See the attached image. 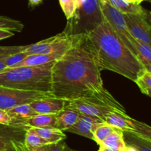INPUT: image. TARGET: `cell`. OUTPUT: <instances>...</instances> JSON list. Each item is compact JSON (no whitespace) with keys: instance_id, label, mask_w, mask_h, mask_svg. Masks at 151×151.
Segmentation results:
<instances>
[{"instance_id":"obj_21","label":"cell","mask_w":151,"mask_h":151,"mask_svg":"<svg viewBox=\"0 0 151 151\" xmlns=\"http://www.w3.org/2000/svg\"><path fill=\"white\" fill-rule=\"evenodd\" d=\"M123 137L125 144L135 147L137 151H151V141L139 137L129 131H124Z\"/></svg>"},{"instance_id":"obj_34","label":"cell","mask_w":151,"mask_h":151,"mask_svg":"<svg viewBox=\"0 0 151 151\" xmlns=\"http://www.w3.org/2000/svg\"><path fill=\"white\" fill-rule=\"evenodd\" d=\"M14 35V33L11 31L5 30V29H0V41L5 38H8Z\"/></svg>"},{"instance_id":"obj_12","label":"cell","mask_w":151,"mask_h":151,"mask_svg":"<svg viewBox=\"0 0 151 151\" xmlns=\"http://www.w3.org/2000/svg\"><path fill=\"white\" fill-rule=\"evenodd\" d=\"M10 117L13 118V125L22 126V122L38 114L31 107L29 103L20 104L11 108L7 111Z\"/></svg>"},{"instance_id":"obj_2","label":"cell","mask_w":151,"mask_h":151,"mask_svg":"<svg viewBox=\"0 0 151 151\" xmlns=\"http://www.w3.org/2000/svg\"><path fill=\"white\" fill-rule=\"evenodd\" d=\"M86 37L101 71L116 72L134 82L145 71L138 57L106 20Z\"/></svg>"},{"instance_id":"obj_38","label":"cell","mask_w":151,"mask_h":151,"mask_svg":"<svg viewBox=\"0 0 151 151\" xmlns=\"http://www.w3.org/2000/svg\"><path fill=\"white\" fill-rule=\"evenodd\" d=\"M41 1H42V0H29V4L32 6L38 5L40 3H41Z\"/></svg>"},{"instance_id":"obj_16","label":"cell","mask_w":151,"mask_h":151,"mask_svg":"<svg viewBox=\"0 0 151 151\" xmlns=\"http://www.w3.org/2000/svg\"><path fill=\"white\" fill-rule=\"evenodd\" d=\"M129 117L130 116L127 114H122L117 112H111L106 116L105 122L111 125L114 128L121 130L123 132H131L133 131V128L129 121Z\"/></svg>"},{"instance_id":"obj_37","label":"cell","mask_w":151,"mask_h":151,"mask_svg":"<svg viewBox=\"0 0 151 151\" xmlns=\"http://www.w3.org/2000/svg\"><path fill=\"white\" fill-rule=\"evenodd\" d=\"M141 91L143 94H146V95L149 96V97H151V88H143V89H141Z\"/></svg>"},{"instance_id":"obj_43","label":"cell","mask_w":151,"mask_h":151,"mask_svg":"<svg viewBox=\"0 0 151 151\" xmlns=\"http://www.w3.org/2000/svg\"><path fill=\"white\" fill-rule=\"evenodd\" d=\"M134 1H135L136 2H137V3H138V4H140V3H141L142 1H143V0H134Z\"/></svg>"},{"instance_id":"obj_26","label":"cell","mask_w":151,"mask_h":151,"mask_svg":"<svg viewBox=\"0 0 151 151\" xmlns=\"http://www.w3.org/2000/svg\"><path fill=\"white\" fill-rule=\"evenodd\" d=\"M23 29V24L19 21L0 16V29H5L11 32H22Z\"/></svg>"},{"instance_id":"obj_3","label":"cell","mask_w":151,"mask_h":151,"mask_svg":"<svg viewBox=\"0 0 151 151\" xmlns=\"http://www.w3.org/2000/svg\"><path fill=\"white\" fill-rule=\"evenodd\" d=\"M54 62L39 66L7 68L0 72V86L24 91L51 93Z\"/></svg>"},{"instance_id":"obj_25","label":"cell","mask_w":151,"mask_h":151,"mask_svg":"<svg viewBox=\"0 0 151 151\" xmlns=\"http://www.w3.org/2000/svg\"><path fill=\"white\" fill-rule=\"evenodd\" d=\"M24 145L27 147H41L50 145V143L38 135L36 133L28 128L25 134Z\"/></svg>"},{"instance_id":"obj_45","label":"cell","mask_w":151,"mask_h":151,"mask_svg":"<svg viewBox=\"0 0 151 151\" xmlns=\"http://www.w3.org/2000/svg\"><path fill=\"white\" fill-rule=\"evenodd\" d=\"M128 1H134V0H128ZM135 2H136V1H135Z\"/></svg>"},{"instance_id":"obj_23","label":"cell","mask_w":151,"mask_h":151,"mask_svg":"<svg viewBox=\"0 0 151 151\" xmlns=\"http://www.w3.org/2000/svg\"><path fill=\"white\" fill-rule=\"evenodd\" d=\"M129 121L133 128V131L131 132L137 134L142 138L151 141V127L150 125L131 117H129Z\"/></svg>"},{"instance_id":"obj_4","label":"cell","mask_w":151,"mask_h":151,"mask_svg":"<svg viewBox=\"0 0 151 151\" xmlns=\"http://www.w3.org/2000/svg\"><path fill=\"white\" fill-rule=\"evenodd\" d=\"M63 32L69 35H87L105 21L100 0H77L73 17L68 19Z\"/></svg>"},{"instance_id":"obj_18","label":"cell","mask_w":151,"mask_h":151,"mask_svg":"<svg viewBox=\"0 0 151 151\" xmlns=\"http://www.w3.org/2000/svg\"><path fill=\"white\" fill-rule=\"evenodd\" d=\"M38 135L42 137L44 139L48 142L50 144L58 142L65 140L66 136L63 131H60L58 128H29Z\"/></svg>"},{"instance_id":"obj_22","label":"cell","mask_w":151,"mask_h":151,"mask_svg":"<svg viewBox=\"0 0 151 151\" xmlns=\"http://www.w3.org/2000/svg\"><path fill=\"white\" fill-rule=\"evenodd\" d=\"M134 47L137 52V57L143 65L151 63V47L147 44L134 38Z\"/></svg>"},{"instance_id":"obj_32","label":"cell","mask_w":151,"mask_h":151,"mask_svg":"<svg viewBox=\"0 0 151 151\" xmlns=\"http://www.w3.org/2000/svg\"><path fill=\"white\" fill-rule=\"evenodd\" d=\"M22 151H50L49 145L41 146V147H27L24 144L22 147Z\"/></svg>"},{"instance_id":"obj_28","label":"cell","mask_w":151,"mask_h":151,"mask_svg":"<svg viewBox=\"0 0 151 151\" xmlns=\"http://www.w3.org/2000/svg\"><path fill=\"white\" fill-rule=\"evenodd\" d=\"M27 55L28 54L27 52H18L13 55H10L4 58V63L7 65V68L13 67L16 64L20 63L21 61L24 60Z\"/></svg>"},{"instance_id":"obj_9","label":"cell","mask_w":151,"mask_h":151,"mask_svg":"<svg viewBox=\"0 0 151 151\" xmlns=\"http://www.w3.org/2000/svg\"><path fill=\"white\" fill-rule=\"evenodd\" d=\"M29 128L0 124V151L15 148L24 142V137Z\"/></svg>"},{"instance_id":"obj_6","label":"cell","mask_w":151,"mask_h":151,"mask_svg":"<svg viewBox=\"0 0 151 151\" xmlns=\"http://www.w3.org/2000/svg\"><path fill=\"white\" fill-rule=\"evenodd\" d=\"M54 97L50 92L24 91L0 86V109L7 111L14 106L39 99Z\"/></svg>"},{"instance_id":"obj_41","label":"cell","mask_w":151,"mask_h":151,"mask_svg":"<svg viewBox=\"0 0 151 151\" xmlns=\"http://www.w3.org/2000/svg\"><path fill=\"white\" fill-rule=\"evenodd\" d=\"M63 151H78V150H73V149L70 148V147H69V146L66 144V143H65L64 147H63Z\"/></svg>"},{"instance_id":"obj_29","label":"cell","mask_w":151,"mask_h":151,"mask_svg":"<svg viewBox=\"0 0 151 151\" xmlns=\"http://www.w3.org/2000/svg\"><path fill=\"white\" fill-rule=\"evenodd\" d=\"M28 46H0V56H7L24 52Z\"/></svg>"},{"instance_id":"obj_31","label":"cell","mask_w":151,"mask_h":151,"mask_svg":"<svg viewBox=\"0 0 151 151\" xmlns=\"http://www.w3.org/2000/svg\"><path fill=\"white\" fill-rule=\"evenodd\" d=\"M13 119L10 117L7 111L0 109V124L1 125H13Z\"/></svg>"},{"instance_id":"obj_15","label":"cell","mask_w":151,"mask_h":151,"mask_svg":"<svg viewBox=\"0 0 151 151\" xmlns=\"http://www.w3.org/2000/svg\"><path fill=\"white\" fill-rule=\"evenodd\" d=\"M81 113L72 109H63L56 114L57 128L62 131H66L78 121Z\"/></svg>"},{"instance_id":"obj_39","label":"cell","mask_w":151,"mask_h":151,"mask_svg":"<svg viewBox=\"0 0 151 151\" xmlns=\"http://www.w3.org/2000/svg\"><path fill=\"white\" fill-rule=\"evenodd\" d=\"M124 151H137V149H136L134 147H133V146L128 145H126V147H125Z\"/></svg>"},{"instance_id":"obj_30","label":"cell","mask_w":151,"mask_h":151,"mask_svg":"<svg viewBox=\"0 0 151 151\" xmlns=\"http://www.w3.org/2000/svg\"><path fill=\"white\" fill-rule=\"evenodd\" d=\"M136 83L139 87L140 90L145 88H151V74L147 71H145L135 81Z\"/></svg>"},{"instance_id":"obj_11","label":"cell","mask_w":151,"mask_h":151,"mask_svg":"<svg viewBox=\"0 0 151 151\" xmlns=\"http://www.w3.org/2000/svg\"><path fill=\"white\" fill-rule=\"evenodd\" d=\"M65 100L55 97H47L31 102L29 105L37 114H57L65 107Z\"/></svg>"},{"instance_id":"obj_7","label":"cell","mask_w":151,"mask_h":151,"mask_svg":"<svg viewBox=\"0 0 151 151\" xmlns=\"http://www.w3.org/2000/svg\"><path fill=\"white\" fill-rule=\"evenodd\" d=\"M64 108L77 111L82 114L100 118L104 122L106 116L111 112H117L122 114H127L113 108L102 106L99 103L86 100H75L66 101Z\"/></svg>"},{"instance_id":"obj_20","label":"cell","mask_w":151,"mask_h":151,"mask_svg":"<svg viewBox=\"0 0 151 151\" xmlns=\"http://www.w3.org/2000/svg\"><path fill=\"white\" fill-rule=\"evenodd\" d=\"M66 35L67 34L66 32H62L60 33L57 34V35L47 38L45 40H42V41H38V42L35 43L33 44H30V45L28 46V47L24 52L27 53L28 55H29L43 54L44 51H46L55 41Z\"/></svg>"},{"instance_id":"obj_36","label":"cell","mask_w":151,"mask_h":151,"mask_svg":"<svg viewBox=\"0 0 151 151\" xmlns=\"http://www.w3.org/2000/svg\"><path fill=\"white\" fill-rule=\"evenodd\" d=\"M24 144V143H21V144L18 145H16V147H15V148L13 149H8V150H2V151H22V145Z\"/></svg>"},{"instance_id":"obj_17","label":"cell","mask_w":151,"mask_h":151,"mask_svg":"<svg viewBox=\"0 0 151 151\" xmlns=\"http://www.w3.org/2000/svg\"><path fill=\"white\" fill-rule=\"evenodd\" d=\"M99 146L114 151H124L126 144L124 140L123 131L116 128L106 139L103 140Z\"/></svg>"},{"instance_id":"obj_24","label":"cell","mask_w":151,"mask_h":151,"mask_svg":"<svg viewBox=\"0 0 151 151\" xmlns=\"http://www.w3.org/2000/svg\"><path fill=\"white\" fill-rule=\"evenodd\" d=\"M116 129V128H114V127L109 125L106 122H101L96 127L95 130L93 133V134H94V141L96 142L100 145V143L103 140L106 139Z\"/></svg>"},{"instance_id":"obj_5","label":"cell","mask_w":151,"mask_h":151,"mask_svg":"<svg viewBox=\"0 0 151 151\" xmlns=\"http://www.w3.org/2000/svg\"><path fill=\"white\" fill-rule=\"evenodd\" d=\"M100 7L104 19L110 24L119 38L125 45L137 56V50L134 47V38L130 33L124 19L123 13L114 7L106 0H100Z\"/></svg>"},{"instance_id":"obj_33","label":"cell","mask_w":151,"mask_h":151,"mask_svg":"<svg viewBox=\"0 0 151 151\" xmlns=\"http://www.w3.org/2000/svg\"><path fill=\"white\" fill-rule=\"evenodd\" d=\"M64 145V140L58 142L50 144L49 145V150H50V151H63Z\"/></svg>"},{"instance_id":"obj_44","label":"cell","mask_w":151,"mask_h":151,"mask_svg":"<svg viewBox=\"0 0 151 151\" xmlns=\"http://www.w3.org/2000/svg\"><path fill=\"white\" fill-rule=\"evenodd\" d=\"M97 151H103V150H102V149H101V148H100V149H99V150H97Z\"/></svg>"},{"instance_id":"obj_10","label":"cell","mask_w":151,"mask_h":151,"mask_svg":"<svg viewBox=\"0 0 151 151\" xmlns=\"http://www.w3.org/2000/svg\"><path fill=\"white\" fill-rule=\"evenodd\" d=\"M103 122L100 118L81 114L78 121L66 131L94 140V131L99 124Z\"/></svg>"},{"instance_id":"obj_35","label":"cell","mask_w":151,"mask_h":151,"mask_svg":"<svg viewBox=\"0 0 151 151\" xmlns=\"http://www.w3.org/2000/svg\"><path fill=\"white\" fill-rule=\"evenodd\" d=\"M7 56H0V72L4 70V69L7 68V65L4 63V58L7 57Z\"/></svg>"},{"instance_id":"obj_19","label":"cell","mask_w":151,"mask_h":151,"mask_svg":"<svg viewBox=\"0 0 151 151\" xmlns=\"http://www.w3.org/2000/svg\"><path fill=\"white\" fill-rule=\"evenodd\" d=\"M109 1L114 7L122 13H132V14L145 15V11L140 4L128 0H106Z\"/></svg>"},{"instance_id":"obj_27","label":"cell","mask_w":151,"mask_h":151,"mask_svg":"<svg viewBox=\"0 0 151 151\" xmlns=\"http://www.w3.org/2000/svg\"><path fill=\"white\" fill-rule=\"evenodd\" d=\"M59 1L66 19L73 17L77 9V0H59Z\"/></svg>"},{"instance_id":"obj_40","label":"cell","mask_w":151,"mask_h":151,"mask_svg":"<svg viewBox=\"0 0 151 151\" xmlns=\"http://www.w3.org/2000/svg\"><path fill=\"white\" fill-rule=\"evenodd\" d=\"M144 67L145 71H147V72H148L149 73L151 74V63L144 65Z\"/></svg>"},{"instance_id":"obj_8","label":"cell","mask_w":151,"mask_h":151,"mask_svg":"<svg viewBox=\"0 0 151 151\" xmlns=\"http://www.w3.org/2000/svg\"><path fill=\"white\" fill-rule=\"evenodd\" d=\"M123 16L131 35L151 47V27L146 20V16L132 13H123Z\"/></svg>"},{"instance_id":"obj_1","label":"cell","mask_w":151,"mask_h":151,"mask_svg":"<svg viewBox=\"0 0 151 151\" xmlns=\"http://www.w3.org/2000/svg\"><path fill=\"white\" fill-rule=\"evenodd\" d=\"M52 94L65 101L96 100L126 114L123 106L103 86L101 70L86 35L55 60L52 68Z\"/></svg>"},{"instance_id":"obj_14","label":"cell","mask_w":151,"mask_h":151,"mask_svg":"<svg viewBox=\"0 0 151 151\" xmlns=\"http://www.w3.org/2000/svg\"><path fill=\"white\" fill-rule=\"evenodd\" d=\"M22 126L27 128H57L56 114H38L22 122Z\"/></svg>"},{"instance_id":"obj_42","label":"cell","mask_w":151,"mask_h":151,"mask_svg":"<svg viewBox=\"0 0 151 151\" xmlns=\"http://www.w3.org/2000/svg\"><path fill=\"white\" fill-rule=\"evenodd\" d=\"M100 147L102 149V150H103V151H114V150H111V149L106 148V147Z\"/></svg>"},{"instance_id":"obj_13","label":"cell","mask_w":151,"mask_h":151,"mask_svg":"<svg viewBox=\"0 0 151 151\" xmlns=\"http://www.w3.org/2000/svg\"><path fill=\"white\" fill-rule=\"evenodd\" d=\"M64 53L60 52L50 53V54H36L29 55L27 56L26 58L16 64L13 67L18 66H39V65L46 64L50 62L55 61L63 55Z\"/></svg>"}]
</instances>
